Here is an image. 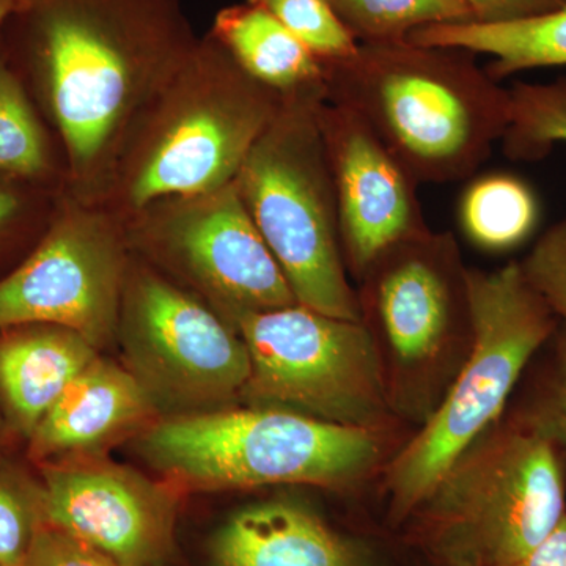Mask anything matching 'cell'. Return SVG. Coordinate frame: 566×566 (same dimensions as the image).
Instances as JSON below:
<instances>
[{
  "label": "cell",
  "instance_id": "6da1fadb",
  "mask_svg": "<svg viewBox=\"0 0 566 566\" xmlns=\"http://www.w3.org/2000/svg\"><path fill=\"white\" fill-rule=\"evenodd\" d=\"M20 11L76 199L98 203L142 115L199 39L181 0H24Z\"/></svg>",
  "mask_w": 566,
  "mask_h": 566
},
{
  "label": "cell",
  "instance_id": "7a4b0ae2",
  "mask_svg": "<svg viewBox=\"0 0 566 566\" xmlns=\"http://www.w3.org/2000/svg\"><path fill=\"white\" fill-rule=\"evenodd\" d=\"M326 99L357 112L417 182L474 175L505 136L510 88L460 48L359 43L324 62Z\"/></svg>",
  "mask_w": 566,
  "mask_h": 566
},
{
  "label": "cell",
  "instance_id": "3957f363",
  "mask_svg": "<svg viewBox=\"0 0 566 566\" xmlns=\"http://www.w3.org/2000/svg\"><path fill=\"white\" fill-rule=\"evenodd\" d=\"M283 99L210 33L142 115L99 202L129 219L161 200L232 185Z\"/></svg>",
  "mask_w": 566,
  "mask_h": 566
},
{
  "label": "cell",
  "instance_id": "277c9868",
  "mask_svg": "<svg viewBox=\"0 0 566 566\" xmlns=\"http://www.w3.org/2000/svg\"><path fill=\"white\" fill-rule=\"evenodd\" d=\"M142 458L181 494L266 485L345 488L381 453L378 431L273 408L164 417L136 438Z\"/></svg>",
  "mask_w": 566,
  "mask_h": 566
},
{
  "label": "cell",
  "instance_id": "5b68a950",
  "mask_svg": "<svg viewBox=\"0 0 566 566\" xmlns=\"http://www.w3.org/2000/svg\"><path fill=\"white\" fill-rule=\"evenodd\" d=\"M565 460L531 411L493 424L420 505V538L446 566H504L566 516Z\"/></svg>",
  "mask_w": 566,
  "mask_h": 566
},
{
  "label": "cell",
  "instance_id": "8992f818",
  "mask_svg": "<svg viewBox=\"0 0 566 566\" xmlns=\"http://www.w3.org/2000/svg\"><path fill=\"white\" fill-rule=\"evenodd\" d=\"M471 354L422 431L398 453L386 486L395 520L412 515L449 469L504 411L535 353L560 319L527 281L521 263L468 270Z\"/></svg>",
  "mask_w": 566,
  "mask_h": 566
},
{
  "label": "cell",
  "instance_id": "52a82bcc",
  "mask_svg": "<svg viewBox=\"0 0 566 566\" xmlns=\"http://www.w3.org/2000/svg\"><path fill=\"white\" fill-rule=\"evenodd\" d=\"M326 88L285 96L234 185L297 303L363 322L346 275L337 203L318 111Z\"/></svg>",
  "mask_w": 566,
  "mask_h": 566
},
{
  "label": "cell",
  "instance_id": "ba28073f",
  "mask_svg": "<svg viewBox=\"0 0 566 566\" xmlns=\"http://www.w3.org/2000/svg\"><path fill=\"white\" fill-rule=\"evenodd\" d=\"M233 327L251 359L241 400L365 430L385 423V376L364 322L297 303L240 316Z\"/></svg>",
  "mask_w": 566,
  "mask_h": 566
},
{
  "label": "cell",
  "instance_id": "9c48e42d",
  "mask_svg": "<svg viewBox=\"0 0 566 566\" xmlns=\"http://www.w3.org/2000/svg\"><path fill=\"white\" fill-rule=\"evenodd\" d=\"M123 365L164 417L241 400L251 359L241 335L210 305L151 264L129 260L118 318Z\"/></svg>",
  "mask_w": 566,
  "mask_h": 566
},
{
  "label": "cell",
  "instance_id": "30bf717a",
  "mask_svg": "<svg viewBox=\"0 0 566 566\" xmlns=\"http://www.w3.org/2000/svg\"><path fill=\"white\" fill-rule=\"evenodd\" d=\"M129 245L177 275L232 324L297 304L237 185L161 200L128 219Z\"/></svg>",
  "mask_w": 566,
  "mask_h": 566
},
{
  "label": "cell",
  "instance_id": "8fae6325",
  "mask_svg": "<svg viewBox=\"0 0 566 566\" xmlns=\"http://www.w3.org/2000/svg\"><path fill=\"white\" fill-rule=\"evenodd\" d=\"M129 260L117 216L74 199L35 251L0 279V331L24 324L69 327L102 352L117 342Z\"/></svg>",
  "mask_w": 566,
  "mask_h": 566
},
{
  "label": "cell",
  "instance_id": "7c38bea8",
  "mask_svg": "<svg viewBox=\"0 0 566 566\" xmlns=\"http://www.w3.org/2000/svg\"><path fill=\"white\" fill-rule=\"evenodd\" d=\"M48 524L118 566H166L175 554L181 493L106 455L40 464Z\"/></svg>",
  "mask_w": 566,
  "mask_h": 566
},
{
  "label": "cell",
  "instance_id": "4fadbf2b",
  "mask_svg": "<svg viewBox=\"0 0 566 566\" xmlns=\"http://www.w3.org/2000/svg\"><path fill=\"white\" fill-rule=\"evenodd\" d=\"M346 268L363 279L392 245L428 232L417 182L357 112L324 99L318 111Z\"/></svg>",
  "mask_w": 566,
  "mask_h": 566
},
{
  "label": "cell",
  "instance_id": "5bb4252c",
  "mask_svg": "<svg viewBox=\"0 0 566 566\" xmlns=\"http://www.w3.org/2000/svg\"><path fill=\"white\" fill-rule=\"evenodd\" d=\"M465 274L452 234L428 230L368 268L360 314L374 319L400 363H427L469 319Z\"/></svg>",
  "mask_w": 566,
  "mask_h": 566
},
{
  "label": "cell",
  "instance_id": "9a60e30c",
  "mask_svg": "<svg viewBox=\"0 0 566 566\" xmlns=\"http://www.w3.org/2000/svg\"><path fill=\"white\" fill-rule=\"evenodd\" d=\"M161 419L125 365L99 354L48 409L28 439L35 463L104 457Z\"/></svg>",
  "mask_w": 566,
  "mask_h": 566
},
{
  "label": "cell",
  "instance_id": "2e32d148",
  "mask_svg": "<svg viewBox=\"0 0 566 566\" xmlns=\"http://www.w3.org/2000/svg\"><path fill=\"white\" fill-rule=\"evenodd\" d=\"M99 356L76 331L52 324L7 327L0 335V412L28 441L70 382Z\"/></svg>",
  "mask_w": 566,
  "mask_h": 566
},
{
  "label": "cell",
  "instance_id": "e0dca14e",
  "mask_svg": "<svg viewBox=\"0 0 566 566\" xmlns=\"http://www.w3.org/2000/svg\"><path fill=\"white\" fill-rule=\"evenodd\" d=\"M216 566H364L360 551L304 506L264 502L223 524L211 545Z\"/></svg>",
  "mask_w": 566,
  "mask_h": 566
},
{
  "label": "cell",
  "instance_id": "ac0fdd59",
  "mask_svg": "<svg viewBox=\"0 0 566 566\" xmlns=\"http://www.w3.org/2000/svg\"><path fill=\"white\" fill-rule=\"evenodd\" d=\"M211 35L253 80L283 96L326 88L323 62L259 3L219 11Z\"/></svg>",
  "mask_w": 566,
  "mask_h": 566
},
{
  "label": "cell",
  "instance_id": "d6986e66",
  "mask_svg": "<svg viewBox=\"0 0 566 566\" xmlns=\"http://www.w3.org/2000/svg\"><path fill=\"white\" fill-rule=\"evenodd\" d=\"M408 41L490 55L493 62L485 70L501 82L528 70L566 66V6L553 13L505 24L427 25L412 32Z\"/></svg>",
  "mask_w": 566,
  "mask_h": 566
},
{
  "label": "cell",
  "instance_id": "ffe728a7",
  "mask_svg": "<svg viewBox=\"0 0 566 566\" xmlns=\"http://www.w3.org/2000/svg\"><path fill=\"white\" fill-rule=\"evenodd\" d=\"M465 237L490 252L517 248L534 233L538 202L526 181L512 174H486L469 182L458 205Z\"/></svg>",
  "mask_w": 566,
  "mask_h": 566
},
{
  "label": "cell",
  "instance_id": "44dd1931",
  "mask_svg": "<svg viewBox=\"0 0 566 566\" xmlns=\"http://www.w3.org/2000/svg\"><path fill=\"white\" fill-rule=\"evenodd\" d=\"M359 43L403 41L417 29L474 22L464 0H331Z\"/></svg>",
  "mask_w": 566,
  "mask_h": 566
},
{
  "label": "cell",
  "instance_id": "7402d4cb",
  "mask_svg": "<svg viewBox=\"0 0 566 566\" xmlns=\"http://www.w3.org/2000/svg\"><path fill=\"white\" fill-rule=\"evenodd\" d=\"M512 114L502 148L513 161L545 159L566 144V76L545 84L517 81L510 87Z\"/></svg>",
  "mask_w": 566,
  "mask_h": 566
},
{
  "label": "cell",
  "instance_id": "603a6c76",
  "mask_svg": "<svg viewBox=\"0 0 566 566\" xmlns=\"http://www.w3.org/2000/svg\"><path fill=\"white\" fill-rule=\"evenodd\" d=\"M46 132L17 71L0 59V174L25 180L46 177Z\"/></svg>",
  "mask_w": 566,
  "mask_h": 566
},
{
  "label": "cell",
  "instance_id": "cb8c5ba5",
  "mask_svg": "<svg viewBox=\"0 0 566 566\" xmlns=\"http://www.w3.org/2000/svg\"><path fill=\"white\" fill-rule=\"evenodd\" d=\"M48 524L43 482L0 457V566H22L33 539Z\"/></svg>",
  "mask_w": 566,
  "mask_h": 566
},
{
  "label": "cell",
  "instance_id": "d4e9b609",
  "mask_svg": "<svg viewBox=\"0 0 566 566\" xmlns=\"http://www.w3.org/2000/svg\"><path fill=\"white\" fill-rule=\"evenodd\" d=\"M289 29L316 59L324 62L349 57L359 46L338 17L331 0H251Z\"/></svg>",
  "mask_w": 566,
  "mask_h": 566
},
{
  "label": "cell",
  "instance_id": "484cf974",
  "mask_svg": "<svg viewBox=\"0 0 566 566\" xmlns=\"http://www.w3.org/2000/svg\"><path fill=\"white\" fill-rule=\"evenodd\" d=\"M524 275L566 326V218L542 234L521 262Z\"/></svg>",
  "mask_w": 566,
  "mask_h": 566
},
{
  "label": "cell",
  "instance_id": "4316f807",
  "mask_svg": "<svg viewBox=\"0 0 566 566\" xmlns=\"http://www.w3.org/2000/svg\"><path fill=\"white\" fill-rule=\"evenodd\" d=\"M22 566H118L95 547L61 528L44 524Z\"/></svg>",
  "mask_w": 566,
  "mask_h": 566
},
{
  "label": "cell",
  "instance_id": "83f0119b",
  "mask_svg": "<svg viewBox=\"0 0 566 566\" xmlns=\"http://www.w3.org/2000/svg\"><path fill=\"white\" fill-rule=\"evenodd\" d=\"M557 353L556 379L551 392L546 400L528 411L545 424L566 463V326L558 335Z\"/></svg>",
  "mask_w": 566,
  "mask_h": 566
},
{
  "label": "cell",
  "instance_id": "f1b7e54d",
  "mask_svg": "<svg viewBox=\"0 0 566 566\" xmlns=\"http://www.w3.org/2000/svg\"><path fill=\"white\" fill-rule=\"evenodd\" d=\"M479 24L531 20L564 9L566 0H464Z\"/></svg>",
  "mask_w": 566,
  "mask_h": 566
},
{
  "label": "cell",
  "instance_id": "f546056e",
  "mask_svg": "<svg viewBox=\"0 0 566 566\" xmlns=\"http://www.w3.org/2000/svg\"><path fill=\"white\" fill-rule=\"evenodd\" d=\"M504 566H566V516L535 549Z\"/></svg>",
  "mask_w": 566,
  "mask_h": 566
},
{
  "label": "cell",
  "instance_id": "4dcf8cb0",
  "mask_svg": "<svg viewBox=\"0 0 566 566\" xmlns=\"http://www.w3.org/2000/svg\"><path fill=\"white\" fill-rule=\"evenodd\" d=\"M20 207V196L9 186L0 185V229L18 214Z\"/></svg>",
  "mask_w": 566,
  "mask_h": 566
},
{
  "label": "cell",
  "instance_id": "1f68e13d",
  "mask_svg": "<svg viewBox=\"0 0 566 566\" xmlns=\"http://www.w3.org/2000/svg\"><path fill=\"white\" fill-rule=\"evenodd\" d=\"M24 6V0H0V24L17 14Z\"/></svg>",
  "mask_w": 566,
  "mask_h": 566
},
{
  "label": "cell",
  "instance_id": "d6a6232c",
  "mask_svg": "<svg viewBox=\"0 0 566 566\" xmlns=\"http://www.w3.org/2000/svg\"><path fill=\"white\" fill-rule=\"evenodd\" d=\"M7 431H9V428H7L2 412H0V447H2L3 441H6Z\"/></svg>",
  "mask_w": 566,
  "mask_h": 566
}]
</instances>
